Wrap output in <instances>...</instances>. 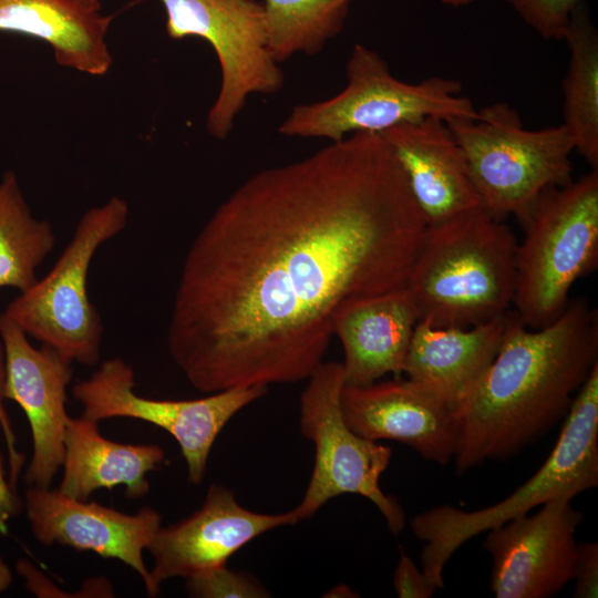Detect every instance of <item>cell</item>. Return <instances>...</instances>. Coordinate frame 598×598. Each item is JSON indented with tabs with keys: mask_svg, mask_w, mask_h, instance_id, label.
Wrapping results in <instances>:
<instances>
[{
	"mask_svg": "<svg viewBox=\"0 0 598 598\" xmlns=\"http://www.w3.org/2000/svg\"><path fill=\"white\" fill-rule=\"evenodd\" d=\"M598 486V364L578 391L559 437L538 471L503 501L472 512L441 505L411 520L424 543L421 569L437 589L444 587V567L474 536L528 514L554 499L571 501Z\"/></svg>",
	"mask_w": 598,
	"mask_h": 598,
	"instance_id": "4",
	"label": "cell"
},
{
	"mask_svg": "<svg viewBox=\"0 0 598 598\" xmlns=\"http://www.w3.org/2000/svg\"><path fill=\"white\" fill-rule=\"evenodd\" d=\"M597 364L598 316L585 298L538 329L509 310L495 359L457 408L456 472L507 461L544 436Z\"/></svg>",
	"mask_w": 598,
	"mask_h": 598,
	"instance_id": "2",
	"label": "cell"
},
{
	"mask_svg": "<svg viewBox=\"0 0 598 598\" xmlns=\"http://www.w3.org/2000/svg\"><path fill=\"white\" fill-rule=\"evenodd\" d=\"M573 580L575 598H596L598 595V543H577Z\"/></svg>",
	"mask_w": 598,
	"mask_h": 598,
	"instance_id": "27",
	"label": "cell"
},
{
	"mask_svg": "<svg viewBox=\"0 0 598 598\" xmlns=\"http://www.w3.org/2000/svg\"><path fill=\"white\" fill-rule=\"evenodd\" d=\"M10 506V494L3 481V475L0 473V512L7 511Z\"/></svg>",
	"mask_w": 598,
	"mask_h": 598,
	"instance_id": "31",
	"label": "cell"
},
{
	"mask_svg": "<svg viewBox=\"0 0 598 598\" xmlns=\"http://www.w3.org/2000/svg\"><path fill=\"white\" fill-rule=\"evenodd\" d=\"M381 134L393 150L427 227L483 208L463 150L445 120L430 116Z\"/></svg>",
	"mask_w": 598,
	"mask_h": 598,
	"instance_id": "17",
	"label": "cell"
},
{
	"mask_svg": "<svg viewBox=\"0 0 598 598\" xmlns=\"http://www.w3.org/2000/svg\"><path fill=\"white\" fill-rule=\"evenodd\" d=\"M4 380H6V367H4V351L3 344L0 339V426L3 431L4 439L7 441L8 453H9V464H10V480L11 486L14 487V483L18 478V474L22 464V456L16 450V436L11 427L9 415L6 412L3 400L4 398ZM0 473L1 466H0Z\"/></svg>",
	"mask_w": 598,
	"mask_h": 598,
	"instance_id": "29",
	"label": "cell"
},
{
	"mask_svg": "<svg viewBox=\"0 0 598 598\" xmlns=\"http://www.w3.org/2000/svg\"><path fill=\"white\" fill-rule=\"evenodd\" d=\"M460 81L430 76L419 83L395 78L374 50L357 43L347 62V85L330 99L296 105L279 126L281 135L341 141L354 133H383L430 116L475 118Z\"/></svg>",
	"mask_w": 598,
	"mask_h": 598,
	"instance_id": "7",
	"label": "cell"
},
{
	"mask_svg": "<svg viewBox=\"0 0 598 598\" xmlns=\"http://www.w3.org/2000/svg\"><path fill=\"white\" fill-rule=\"evenodd\" d=\"M12 582V574L8 565L0 557V594L3 592Z\"/></svg>",
	"mask_w": 598,
	"mask_h": 598,
	"instance_id": "30",
	"label": "cell"
},
{
	"mask_svg": "<svg viewBox=\"0 0 598 598\" xmlns=\"http://www.w3.org/2000/svg\"><path fill=\"white\" fill-rule=\"evenodd\" d=\"M299 523L293 509L262 514L243 507L228 488L213 484L202 507L187 518L159 527L147 550L154 589L164 580L189 578L226 566L227 560L256 537L274 528Z\"/></svg>",
	"mask_w": 598,
	"mask_h": 598,
	"instance_id": "15",
	"label": "cell"
},
{
	"mask_svg": "<svg viewBox=\"0 0 598 598\" xmlns=\"http://www.w3.org/2000/svg\"><path fill=\"white\" fill-rule=\"evenodd\" d=\"M507 312L467 328L434 327L419 321L403 372L408 379L441 393L457 409L495 359L505 333Z\"/></svg>",
	"mask_w": 598,
	"mask_h": 598,
	"instance_id": "19",
	"label": "cell"
},
{
	"mask_svg": "<svg viewBox=\"0 0 598 598\" xmlns=\"http://www.w3.org/2000/svg\"><path fill=\"white\" fill-rule=\"evenodd\" d=\"M517 244L483 208L429 226L408 283L420 321L467 328L509 311Z\"/></svg>",
	"mask_w": 598,
	"mask_h": 598,
	"instance_id": "3",
	"label": "cell"
},
{
	"mask_svg": "<svg viewBox=\"0 0 598 598\" xmlns=\"http://www.w3.org/2000/svg\"><path fill=\"white\" fill-rule=\"evenodd\" d=\"M186 590L199 598H261L269 592L245 573H237L221 566L186 578Z\"/></svg>",
	"mask_w": 598,
	"mask_h": 598,
	"instance_id": "26",
	"label": "cell"
},
{
	"mask_svg": "<svg viewBox=\"0 0 598 598\" xmlns=\"http://www.w3.org/2000/svg\"><path fill=\"white\" fill-rule=\"evenodd\" d=\"M24 506L31 530L45 546L59 544L121 560L135 570L148 596L154 589L143 551L161 527V515L152 507L126 514L95 502L64 495L59 489L29 486Z\"/></svg>",
	"mask_w": 598,
	"mask_h": 598,
	"instance_id": "16",
	"label": "cell"
},
{
	"mask_svg": "<svg viewBox=\"0 0 598 598\" xmlns=\"http://www.w3.org/2000/svg\"><path fill=\"white\" fill-rule=\"evenodd\" d=\"M327 597H358L359 595H355V592L348 587L347 585H338L333 587L329 592H327Z\"/></svg>",
	"mask_w": 598,
	"mask_h": 598,
	"instance_id": "32",
	"label": "cell"
},
{
	"mask_svg": "<svg viewBox=\"0 0 598 598\" xmlns=\"http://www.w3.org/2000/svg\"><path fill=\"white\" fill-rule=\"evenodd\" d=\"M351 0H264L269 49L277 62L319 53L341 32Z\"/></svg>",
	"mask_w": 598,
	"mask_h": 598,
	"instance_id": "24",
	"label": "cell"
},
{
	"mask_svg": "<svg viewBox=\"0 0 598 598\" xmlns=\"http://www.w3.org/2000/svg\"><path fill=\"white\" fill-rule=\"evenodd\" d=\"M128 214L127 203L117 196L86 210L51 270L2 313L69 361L95 365L104 327L87 293L89 269L97 249L124 230Z\"/></svg>",
	"mask_w": 598,
	"mask_h": 598,
	"instance_id": "8",
	"label": "cell"
},
{
	"mask_svg": "<svg viewBox=\"0 0 598 598\" xmlns=\"http://www.w3.org/2000/svg\"><path fill=\"white\" fill-rule=\"evenodd\" d=\"M445 122L463 150L483 209L497 219L515 216L522 224L546 189L573 179L574 142L563 124L528 130L506 102L477 110L475 118Z\"/></svg>",
	"mask_w": 598,
	"mask_h": 598,
	"instance_id": "6",
	"label": "cell"
},
{
	"mask_svg": "<svg viewBox=\"0 0 598 598\" xmlns=\"http://www.w3.org/2000/svg\"><path fill=\"white\" fill-rule=\"evenodd\" d=\"M426 223L384 136L241 183L190 244L168 352L199 392L308 379L349 302L408 287Z\"/></svg>",
	"mask_w": 598,
	"mask_h": 598,
	"instance_id": "1",
	"label": "cell"
},
{
	"mask_svg": "<svg viewBox=\"0 0 598 598\" xmlns=\"http://www.w3.org/2000/svg\"><path fill=\"white\" fill-rule=\"evenodd\" d=\"M54 245L52 225L32 214L16 173L6 172L0 179V288H30Z\"/></svg>",
	"mask_w": 598,
	"mask_h": 598,
	"instance_id": "23",
	"label": "cell"
},
{
	"mask_svg": "<svg viewBox=\"0 0 598 598\" xmlns=\"http://www.w3.org/2000/svg\"><path fill=\"white\" fill-rule=\"evenodd\" d=\"M96 421L83 415L68 421L64 435L63 475L59 491L80 501L100 489L124 485L127 498L150 491L146 475L165 462L156 444H125L104 437Z\"/></svg>",
	"mask_w": 598,
	"mask_h": 598,
	"instance_id": "21",
	"label": "cell"
},
{
	"mask_svg": "<svg viewBox=\"0 0 598 598\" xmlns=\"http://www.w3.org/2000/svg\"><path fill=\"white\" fill-rule=\"evenodd\" d=\"M112 19L79 0H0V32L45 42L59 65L90 75L112 66L106 42Z\"/></svg>",
	"mask_w": 598,
	"mask_h": 598,
	"instance_id": "20",
	"label": "cell"
},
{
	"mask_svg": "<svg viewBox=\"0 0 598 598\" xmlns=\"http://www.w3.org/2000/svg\"><path fill=\"white\" fill-rule=\"evenodd\" d=\"M173 40L198 37L210 44L220 66V86L206 127L226 138L252 94H275L285 74L268 43L262 2L257 0H158Z\"/></svg>",
	"mask_w": 598,
	"mask_h": 598,
	"instance_id": "10",
	"label": "cell"
},
{
	"mask_svg": "<svg viewBox=\"0 0 598 598\" xmlns=\"http://www.w3.org/2000/svg\"><path fill=\"white\" fill-rule=\"evenodd\" d=\"M343 419L358 435L393 440L414 448L424 460L446 465L457 445V409L441 393L406 379L343 385Z\"/></svg>",
	"mask_w": 598,
	"mask_h": 598,
	"instance_id": "14",
	"label": "cell"
},
{
	"mask_svg": "<svg viewBox=\"0 0 598 598\" xmlns=\"http://www.w3.org/2000/svg\"><path fill=\"white\" fill-rule=\"evenodd\" d=\"M393 587L400 598H430L437 589L402 547H400V558L393 576Z\"/></svg>",
	"mask_w": 598,
	"mask_h": 598,
	"instance_id": "28",
	"label": "cell"
},
{
	"mask_svg": "<svg viewBox=\"0 0 598 598\" xmlns=\"http://www.w3.org/2000/svg\"><path fill=\"white\" fill-rule=\"evenodd\" d=\"M135 373L122 358L107 359L72 386V395L93 421L131 417L171 434L187 465L188 481L202 483L214 442L228 421L258 400L267 386H239L193 400H157L135 393Z\"/></svg>",
	"mask_w": 598,
	"mask_h": 598,
	"instance_id": "11",
	"label": "cell"
},
{
	"mask_svg": "<svg viewBox=\"0 0 598 598\" xmlns=\"http://www.w3.org/2000/svg\"><path fill=\"white\" fill-rule=\"evenodd\" d=\"M0 339L4 351V398L20 405L32 434L25 482L29 486L50 487L63 464L72 362L51 347H33L27 333L2 312Z\"/></svg>",
	"mask_w": 598,
	"mask_h": 598,
	"instance_id": "13",
	"label": "cell"
},
{
	"mask_svg": "<svg viewBox=\"0 0 598 598\" xmlns=\"http://www.w3.org/2000/svg\"><path fill=\"white\" fill-rule=\"evenodd\" d=\"M445 4L452 6V7H462L465 4L471 3L473 0H442Z\"/></svg>",
	"mask_w": 598,
	"mask_h": 598,
	"instance_id": "33",
	"label": "cell"
},
{
	"mask_svg": "<svg viewBox=\"0 0 598 598\" xmlns=\"http://www.w3.org/2000/svg\"><path fill=\"white\" fill-rule=\"evenodd\" d=\"M514 312L528 328L555 321L573 285L598 264V168L546 189L522 223Z\"/></svg>",
	"mask_w": 598,
	"mask_h": 598,
	"instance_id": "5",
	"label": "cell"
},
{
	"mask_svg": "<svg viewBox=\"0 0 598 598\" xmlns=\"http://www.w3.org/2000/svg\"><path fill=\"white\" fill-rule=\"evenodd\" d=\"M582 514L571 501L554 499L488 529L483 547L493 559L496 598H549L573 580L576 530Z\"/></svg>",
	"mask_w": 598,
	"mask_h": 598,
	"instance_id": "12",
	"label": "cell"
},
{
	"mask_svg": "<svg viewBox=\"0 0 598 598\" xmlns=\"http://www.w3.org/2000/svg\"><path fill=\"white\" fill-rule=\"evenodd\" d=\"M546 40H564L574 11L582 0H505Z\"/></svg>",
	"mask_w": 598,
	"mask_h": 598,
	"instance_id": "25",
	"label": "cell"
},
{
	"mask_svg": "<svg viewBox=\"0 0 598 598\" xmlns=\"http://www.w3.org/2000/svg\"><path fill=\"white\" fill-rule=\"evenodd\" d=\"M569 63L563 80V125L574 148L598 168V34L581 3L564 39Z\"/></svg>",
	"mask_w": 598,
	"mask_h": 598,
	"instance_id": "22",
	"label": "cell"
},
{
	"mask_svg": "<svg viewBox=\"0 0 598 598\" xmlns=\"http://www.w3.org/2000/svg\"><path fill=\"white\" fill-rule=\"evenodd\" d=\"M79 1L87 7L101 9L100 0H79Z\"/></svg>",
	"mask_w": 598,
	"mask_h": 598,
	"instance_id": "34",
	"label": "cell"
},
{
	"mask_svg": "<svg viewBox=\"0 0 598 598\" xmlns=\"http://www.w3.org/2000/svg\"><path fill=\"white\" fill-rule=\"evenodd\" d=\"M343 385L342 364L322 362L308 378L301 394L299 425L315 445V465L293 513L301 522L313 516L329 499L357 494L377 506L392 534H400L405 524L404 512L394 497L382 492L379 483L392 451L348 426L340 405Z\"/></svg>",
	"mask_w": 598,
	"mask_h": 598,
	"instance_id": "9",
	"label": "cell"
},
{
	"mask_svg": "<svg viewBox=\"0 0 598 598\" xmlns=\"http://www.w3.org/2000/svg\"><path fill=\"white\" fill-rule=\"evenodd\" d=\"M419 321L408 287L347 303L333 324L344 353V385H367L388 373L399 378Z\"/></svg>",
	"mask_w": 598,
	"mask_h": 598,
	"instance_id": "18",
	"label": "cell"
}]
</instances>
